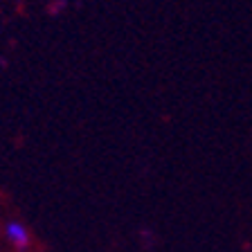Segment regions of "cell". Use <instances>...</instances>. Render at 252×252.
<instances>
[{"label":"cell","mask_w":252,"mask_h":252,"mask_svg":"<svg viewBox=\"0 0 252 252\" xmlns=\"http://www.w3.org/2000/svg\"><path fill=\"white\" fill-rule=\"evenodd\" d=\"M5 234H7V239H9V241L18 248V250H25V248L30 246V232H27V227L23 225V223H16V220L7 223V225H5Z\"/></svg>","instance_id":"cell-1"},{"label":"cell","mask_w":252,"mask_h":252,"mask_svg":"<svg viewBox=\"0 0 252 252\" xmlns=\"http://www.w3.org/2000/svg\"><path fill=\"white\" fill-rule=\"evenodd\" d=\"M65 7H68V0H57V2H52V5H50V14L57 16V14H61Z\"/></svg>","instance_id":"cell-2"}]
</instances>
